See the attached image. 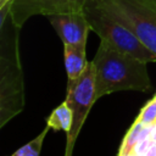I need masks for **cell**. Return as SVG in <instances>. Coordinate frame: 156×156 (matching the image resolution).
<instances>
[{
	"label": "cell",
	"mask_w": 156,
	"mask_h": 156,
	"mask_svg": "<svg viewBox=\"0 0 156 156\" xmlns=\"http://www.w3.org/2000/svg\"><path fill=\"white\" fill-rule=\"evenodd\" d=\"M0 127L22 112L24 107V82L20 57V30L9 13L0 7Z\"/></svg>",
	"instance_id": "obj_1"
},
{
	"label": "cell",
	"mask_w": 156,
	"mask_h": 156,
	"mask_svg": "<svg viewBox=\"0 0 156 156\" xmlns=\"http://www.w3.org/2000/svg\"><path fill=\"white\" fill-rule=\"evenodd\" d=\"M93 63L95 66L96 99L116 91H146L151 88L147 63L115 49L106 41L100 40Z\"/></svg>",
	"instance_id": "obj_2"
},
{
	"label": "cell",
	"mask_w": 156,
	"mask_h": 156,
	"mask_svg": "<svg viewBox=\"0 0 156 156\" xmlns=\"http://www.w3.org/2000/svg\"><path fill=\"white\" fill-rule=\"evenodd\" d=\"M84 13L90 29L99 35L100 40L146 63L156 62V55H154L123 22L111 13L100 0H89L84 7Z\"/></svg>",
	"instance_id": "obj_3"
},
{
	"label": "cell",
	"mask_w": 156,
	"mask_h": 156,
	"mask_svg": "<svg viewBox=\"0 0 156 156\" xmlns=\"http://www.w3.org/2000/svg\"><path fill=\"white\" fill-rule=\"evenodd\" d=\"M156 55V0H100Z\"/></svg>",
	"instance_id": "obj_4"
},
{
	"label": "cell",
	"mask_w": 156,
	"mask_h": 156,
	"mask_svg": "<svg viewBox=\"0 0 156 156\" xmlns=\"http://www.w3.org/2000/svg\"><path fill=\"white\" fill-rule=\"evenodd\" d=\"M96 100L98 99L95 88V66L93 61H90L88 62L87 68L79 78L73 80L67 79L66 101L72 110L73 123L71 130L67 133L65 156H72L76 139L78 138L84 121Z\"/></svg>",
	"instance_id": "obj_5"
},
{
	"label": "cell",
	"mask_w": 156,
	"mask_h": 156,
	"mask_svg": "<svg viewBox=\"0 0 156 156\" xmlns=\"http://www.w3.org/2000/svg\"><path fill=\"white\" fill-rule=\"evenodd\" d=\"M89 0H11L6 6L13 22L22 27L24 22L35 15L54 16L84 11Z\"/></svg>",
	"instance_id": "obj_6"
},
{
	"label": "cell",
	"mask_w": 156,
	"mask_h": 156,
	"mask_svg": "<svg viewBox=\"0 0 156 156\" xmlns=\"http://www.w3.org/2000/svg\"><path fill=\"white\" fill-rule=\"evenodd\" d=\"M63 44L85 49L88 32L91 30L84 11L48 17Z\"/></svg>",
	"instance_id": "obj_7"
},
{
	"label": "cell",
	"mask_w": 156,
	"mask_h": 156,
	"mask_svg": "<svg viewBox=\"0 0 156 156\" xmlns=\"http://www.w3.org/2000/svg\"><path fill=\"white\" fill-rule=\"evenodd\" d=\"M63 58L67 79L73 80L79 78L88 65L85 58V49L63 44Z\"/></svg>",
	"instance_id": "obj_8"
},
{
	"label": "cell",
	"mask_w": 156,
	"mask_h": 156,
	"mask_svg": "<svg viewBox=\"0 0 156 156\" xmlns=\"http://www.w3.org/2000/svg\"><path fill=\"white\" fill-rule=\"evenodd\" d=\"M72 123H73V113L66 100L61 105H58L46 118L48 127L55 130H62L66 134L71 130Z\"/></svg>",
	"instance_id": "obj_9"
},
{
	"label": "cell",
	"mask_w": 156,
	"mask_h": 156,
	"mask_svg": "<svg viewBox=\"0 0 156 156\" xmlns=\"http://www.w3.org/2000/svg\"><path fill=\"white\" fill-rule=\"evenodd\" d=\"M144 126L145 124L143 122H140L138 118H135V121L133 122V124L130 126V128L128 129V132L126 133V135L123 138V141H122L119 151H118V156H126V155L133 154L134 146L138 143L140 132L143 130Z\"/></svg>",
	"instance_id": "obj_10"
},
{
	"label": "cell",
	"mask_w": 156,
	"mask_h": 156,
	"mask_svg": "<svg viewBox=\"0 0 156 156\" xmlns=\"http://www.w3.org/2000/svg\"><path fill=\"white\" fill-rule=\"evenodd\" d=\"M49 128L50 127L46 126L41 130V133L39 135H37L33 140H30L29 143L24 144L20 149H17L11 156H39L40 155L41 146H43V143H44V139H45V136L48 134Z\"/></svg>",
	"instance_id": "obj_11"
},
{
	"label": "cell",
	"mask_w": 156,
	"mask_h": 156,
	"mask_svg": "<svg viewBox=\"0 0 156 156\" xmlns=\"http://www.w3.org/2000/svg\"><path fill=\"white\" fill-rule=\"evenodd\" d=\"M136 118L145 126L156 123V100L154 98L145 104V106L140 110V113Z\"/></svg>",
	"instance_id": "obj_12"
},
{
	"label": "cell",
	"mask_w": 156,
	"mask_h": 156,
	"mask_svg": "<svg viewBox=\"0 0 156 156\" xmlns=\"http://www.w3.org/2000/svg\"><path fill=\"white\" fill-rule=\"evenodd\" d=\"M154 140L150 138H146L144 140H139L136 143V145L134 146V150H133V155L134 156H143V155H146V152L150 150V147L154 145Z\"/></svg>",
	"instance_id": "obj_13"
},
{
	"label": "cell",
	"mask_w": 156,
	"mask_h": 156,
	"mask_svg": "<svg viewBox=\"0 0 156 156\" xmlns=\"http://www.w3.org/2000/svg\"><path fill=\"white\" fill-rule=\"evenodd\" d=\"M146 156H156V143H154V145L150 147V150L146 152Z\"/></svg>",
	"instance_id": "obj_14"
},
{
	"label": "cell",
	"mask_w": 156,
	"mask_h": 156,
	"mask_svg": "<svg viewBox=\"0 0 156 156\" xmlns=\"http://www.w3.org/2000/svg\"><path fill=\"white\" fill-rule=\"evenodd\" d=\"M151 139L156 143V123H154L151 127Z\"/></svg>",
	"instance_id": "obj_15"
},
{
	"label": "cell",
	"mask_w": 156,
	"mask_h": 156,
	"mask_svg": "<svg viewBox=\"0 0 156 156\" xmlns=\"http://www.w3.org/2000/svg\"><path fill=\"white\" fill-rule=\"evenodd\" d=\"M11 0H0V7H4V6H6L9 2H10Z\"/></svg>",
	"instance_id": "obj_16"
},
{
	"label": "cell",
	"mask_w": 156,
	"mask_h": 156,
	"mask_svg": "<svg viewBox=\"0 0 156 156\" xmlns=\"http://www.w3.org/2000/svg\"><path fill=\"white\" fill-rule=\"evenodd\" d=\"M126 156H134V155H133V154H130V155H126Z\"/></svg>",
	"instance_id": "obj_17"
},
{
	"label": "cell",
	"mask_w": 156,
	"mask_h": 156,
	"mask_svg": "<svg viewBox=\"0 0 156 156\" xmlns=\"http://www.w3.org/2000/svg\"><path fill=\"white\" fill-rule=\"evenodd\" d=\"M154 99H155V100H156V94H155V95H154Z\"/></svg>",
	"instance_id": "obj_18"
}]
</instances>
